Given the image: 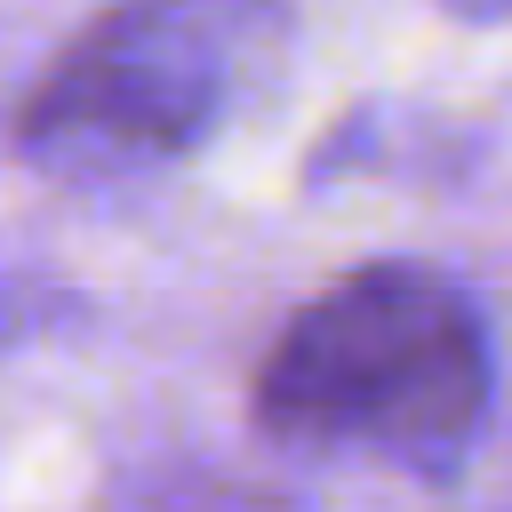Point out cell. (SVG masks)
I'll use <instances>...</instances> for the list:
<instances>
[{
  "mask_svg": "<svg viewBox=\"0 0 512 512\" xmlns=\"http://www.w3.org/2000/svg\"><path fill=\"white\" fill-rule=\"evenodd\" d=\"M288 0H112L16 104V152L48 176L184 160L280 64Z\"/></svg>",
  "mask_w": 512,
  "mask_h": 512,
  "instance_id": "2",
  "label": "cell"
},
{
  "mask_svg": "<svg viewBox=\"0 0 512 512\" xmlns=\"http://www.w3.org/2000/svg\"><path fill=\"white\" fill-rule=\"evenodd\" d=\"M496 360L472 296L432 264H360L320 288L256 360V424L320 448H376L448 480L488 424Z\"/></svg>",
  "mask_w": 512,
  "mask_h": 512,
  "instance_id": "1",
  "label": "cell"
}]
</instances>
